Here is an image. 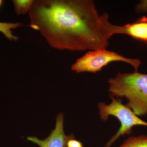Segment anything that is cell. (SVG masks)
Instances as JSON below:
<instances>
[{
	"label": "cell",
	"instance_id": "8",
	"mask_svg": "<svg viewBox=\"0 0 147 147\" xmlns=\"http://www.w3.org/2000/svg\"><path fill=\"white\" fill-rule=\"evenodd\" d=\"M119 147H147V136L143 135L129 137Z\"/></svg>",
	"mask_w": 147,
	"mask_h": 147
},
{
	"label": "cell",
	"instance_id": "5",
	"mask_svg": "<svg viewBox=\"0 0 147 147\" xmlns=\"http://www.w3.org/2000/svg\"><path fill=\"white\" fill-rule=\"evenodd\" d=\"M100 24L102 32L107 39L114 34H123L147 43V16H143L131 24L119 26L111 24L108 13H104L100 16Z\"/></svg>",
	"mask_w": 147,
	"mask_h": 147
},
{
	"label": "cell",
	"instance_id": "1",
	"mask_svg": "<svg viewBox=\"0 0 147 147\" xmlns=\"http://www.w3.org/2000/svg\"><path fill=\"white\" fill-rule=\"evenodd\" d=\"M28 13L30 26L55 49L90 51L109 45L93 0H36Z\"/></svg>",
	"mask_w": 147,
	"mask_h": 147
},
{
	"label": "cell",
	"instance_id": "9",
	"mask_svg": "<svg viewBox=\"0 0 147 147\" xmlns=\"http://www.w3.org/2000/svg\"><path fill=\"white\" fill-rule=\"evenodd\" d=\"M33 0H13L14 9L17 15H24L29 13L30 10Z\"/></svg>",
	"mask_w": 147,
	"mask_h": 147
},
{
	"label": "cell",
	"instance_id": "3",
	"mask_svg": "<svg viewBox=\"0 0 147 147\" xmlns=\"http://www.w3.org/2000/svg\"><path fill=\"white\" fill-rule=\"evenodd\" d=\"M115 61L123 62L130 65L134 67V71H138L142 63L139 59L126 58L114 51L99 49L88 51L76 60L71 66V69L77 73L84 72L95 73L101 71L103 67L110 63Z\"/></svg>",
	"mask_w": 147,
	"mask_h": 147
},
{
	"label": "cell",
	"instance_id": "10",
	"mask_svg": "<svg viewBox=\"0 0 147 147\" xmlns=\"http://www.w3.org/2000/svg\"><path fill=\"white\" fill-rule=\"evenodd\" d=\"M135 11L138 13H147V0H142L135 6Z\"/></svg>",
	"mask_w": 147,
	"mask_h": 147
},
{
	"label": "cell",
	"instance_id": "7",
	"mask_svg": "<svg viewBox=\"0 0 147 147\" xmlns=\"http://www.w3.org/2000/svg\"><path fill=\"white\" fill-rule=\"evenodd\" d=\"M23 26V24L20 23H11L0 22V32L2 33L10 41H17L19 39V38L12 34L11 30Z\"/></svg>",
	"mask_w": 147,
	"mask_h": 147
},
{
	"label": "cell",
	"instance_id": "2",
	"mask_svg": "<svg viewBox=\"0 0 147 147\" xmlns=\"http://www.w3.org/2000/svg\"><path fill=\"white\" fill-rule=\"evenodd\" d=\"M111 98H125L126 105L138 117L147 115V74L118 72L108 81Z\"/></svg>",
	"mask_w": 147,
	"mask_h": 147
},
{
	"label": "cell",
	"instance_id": "12",
	"mask_svg": "<svg viewBox=\"0 0 147 147\" xmlns=\"http://www.w3.org/2000/svg\"><path fill=\"white\" fill-rule=\"evenodd\" d=\"M3 1L2 0H0V8L2 6L3 4Z\"/></svg>",
	"mask_w": 147,
	"mask_h": 147
},
{
	"label": "cell",
	"instance_id": "4",
	"mask_svg": "<svg viewBox=\"0 0 147 147\" xmlns=\"http://www.w3.org/2000/svg\"><path fill=\"white\" fill-rule=\"evenodd\" d=\"M112 102L109 105L103 102L98 104L99 114L102 121L108 120L109 116H114L120 122L121 126L118 131L108 141L105 147H110L120 136L129 135L132 128L136 125L147 127V122L142 120L126 105H124L119 99L111 98Z\"/></svg>",
	"mask_w": 147,
	"mask_h": 147
},
{
	"label": "cell",
	"instance_id": "11",
	"mask_svg": "<svg viewBox=\"0 0 147 147\" xmlns=\"http://www.w3.org/2000/svg\"><path fill=\"white\" fill-rule=\"evenodd\" d=\"M67 147H83V144L80 141L72 139H69L67 142Z\"/></svg>",
	"mask_w": 147,
	"mask_h": 147
},
{
	"label": "cell",
	"instance_id": "6",
	"mask_svg": "<svg viewBox=\"0 0 147 147\" xmlns=\"http://www.w3.org/2000/svg\"><path fill=\"white\" fill-rule=\"evenodd\" d=\"M64 115L59 113L56 118V126L54 130L46 139L40 140L36 137H28L27 139L38 145L39 147H67L69 140L74 139L73 134H65L63 128Z\"/></svg>",
	"mask_w": 147,
	"mask_h": 147
}]
</instances>
